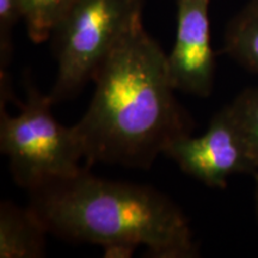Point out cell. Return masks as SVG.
Listing matches in <instances>:
<instances>
[{
	"mask_svg": "<svg viewBox=\"0 0 258 258\" xmlns=\"http://www.w3.org/2000/svg\"><path fill=\"white\" fill-rule=\"evenodd\" d=\"M92 82L95 92L73 125L85 169L104 163L147 170L177 139L192 133L179 104L167 53L135 25L111 50Z\"/></svg>",
	"mask_w": 258,
	"mask_h": 258,
	"instance_id": "obj_1",
	"label": "cell"
},
{
	"mask_svg": "<svg viewBox=\"0 0 258 258\" xmlns=\"http://www.w3.org/2000/svg\"><path fill=\"white\" fill-rule=\"evenodd\" d=\"M29 192L30 208L49 234L62 239L101 247L132 243L156 258L199 256L186 215L148 185L104 179L83 169Z\"/></svg>",
	"mask_w": 258,
	"mask_h": 258,
	"instance_id": "obj_2",
	"label": "cell"
},
{
	"mask_svg": "<svg viewBox=\"0 0 258 258\" xmlns=\"http://www.w3.org/2000/svg\"><path fill=\"white\" fill-rule=\"evenodd\" d=\"M53 105L48 93L29 82L17 115L0 106V151L8 157L15 182L28 191L85 169L80 165L84 152L76 129L54 117Z\"/></svg>",
	"mask_w": 258,
	"mask_h": 258,
	"instance_id": "obj_3",
	"label": "cell"
},
{
	"mask_svg": "<svg viewBox=\"0 0 258 258\" xmlns=\"http://www.w3.org/2000/svg\"><path fill=\"white\" fill-rule=\"evenodd\" d=\"M144 0H77L57 25V73L48 92L56 104L93 80L116 44L143 22ZM51 36V37H53Z\"/></svg>",
	"mask_w": 258,
	"mask_h": 258,
	"instance_id": "obj_4",
	"label": "cell"
},
{
	"mask_svg": "<svg viewBox=\"0 0 258 258\" xmlns=\"http://www.w3.org/2000/svg\"><path fill=\"white\" fill-rule=\"evenodd\" d=\"M164 156L186 175L211 188H225L231 176L254 172L258 166L231 105L212 118L199 137L185 135L173 141Z\"/></svg>",
	"mask_w": 258,
	"mask_h": 258,
	"instance_id": "obj_5",
	"label": "cell"
},
{
	"mask_svg": "<svg viewBox=\"0 0 258 258\" xmlns=\"http://www.w3.org/2000/svg\"><path fill=\"white\" fill-rule=\"evenodd\" d=\"M209 5L211 0H176V38L167 54L177 91L199 97L209 96L214 84Z\"/></svg>",
	"mask_w": 258,
	"mask_h": 258,
	"instance_id": "obj_6",
	"label": "cell"
},
{
	"mask_svg": "<svg viewBox=\"0 0 258 258\" xmlns=\"http://www.w3.org/2000/svg\"><path fill=\"white\" fill-rule=\"evenodd\" d=\"M49 232L30 208L14 202L0 205V258H42Z\"/></svg>",
	"mask_w": 258,
	"mask_h": 258,
	"instance_id": "obj_7",
	"label": "cell"
},
{
	"mask_svg": "<svg viewBox=\"0 0 258 258\" xmlns=\"http://www.w3.org/2000/svg\"><path fill=\"white\" fill-rule=\"evenodd\" d=\"M225 50L243 66L258 73V0H251L228 23Z\"/></svg>",
	"mask_w": 258,
	"mask_h": 258,
	"instance_id": "obj_8",
	"label": "cell"
},
{
	"mask_svg": "<svg viewBox=\"0 0 258 258\" xmlns=\"http://www.w3.org/2000/svg\"><path fill=\"white\" fill-rule=\"evenodd\" d=\"M77 0H23V22L34 43H43Z\"/></svg>",
	"mask_w": 258,
	"mask_h": 258,
	"instance_id": "obj_9",
	"label": "cell"
},
{
	"mask_svg": "<svg viewBox=\"0 0 258 258\" xmlns=\"http://www.w3.org/2000/svg\"><path fill=\"white\" fill-rule=\"evenodd\" d=\"M258 166V89H247L231 103Z\"/></svg>",
	"mask_w": 258,
	"mask_h": 258,
	"instance_id": "obj_10",
	"label": "cell"
},
{
	"mask_svg": "<svg viewBox=\"0 0 258 258\" xmlns=\"http://www.w3.org/2000/svg\"><path fill=\"white\" fill-rule=\"evenodd\" d=\"M19 21H23V0H0V72L12 59V31Z\"/></svg>",
	"mask_w": 258,
	"mask_h": 258,
	"instance_id": "obj_11",
	"label": "cell"
},
{
	"mask_svg": "<svg viewBox=\"0 0 258 258\" xmlns=\"http://www.w3.org/2000/svg\"><path fill=\"white\" fill-rule=\"evenodd\" d=\"M139 246L132 243H112L102 246L103 256L106 258H129L133 257Z\"/></svg>",
	"mask_w": 258,
	"mask_h": 258,
	"instance_id": "obj_12",
	"label": "cell"
},
{
	"mask_svg": "<svg viewBox=\"0 0 258 258\" xmlns=\"http://www.w3.org/2000/svg\"><path fill=\"white\" fill-rule=\"evenodd\" d=\"M254 176H256V202H257V211H258V171Z\"/></svg>",
	"mask_w": 258,
	"mask_h": 258,
	"instance_id": "obj_13",
	"label": "cell"
}]
</instances>
